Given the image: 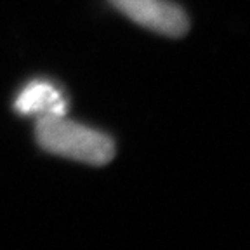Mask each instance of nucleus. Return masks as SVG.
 <instances>
[{
    "instance_id": "nucleus-3",
    "label": "nucleus",
    "mask_w": 250,
    "mask_h": 250,
    "mask_svg": "<svg viewBox=\"0 0 250 250\" xmlns=\"http://www.w3.org/2000/svg\"><path fill=\"white\" fill-rule=\"evenodd\" d=\"M16 109L23 115L37 117H64L66 101L62 94L49 82H31L20 92L14 103Z\"/></svg>"
},
{
    "instance_id": "nucleus-2",
    "label": "nucleus",
    "mask_w": 250,
    "mask_h": 250,
    "mask_svg": "<svg viewBox=\"0 0 250 250\" xmlns=\"http://www.w3.org/2000/svg\"><path fill=\"white\" fill-rule=\"evenodd\" d=\"M117 11L141 26L167 37H183L189 30L186 12L170 0H108Z\"/></svg>"
},
{
    "instance_id": "nucleus-1",
    "label": "nucleus",
    "mask_w": 250,
    "mask_h": 250,
    "mask_svg": "<svg viewBox=\"0 0 250 250\" xmlns=\"http://www.w3.org/2000/svg\"><path fill=\"white\" fill-rule=\"evenodd\" d=\"M35 136L45 151L89 165H104L115 156L111 137L64 117H40Z\"/></svg>"
}]
</instances>
